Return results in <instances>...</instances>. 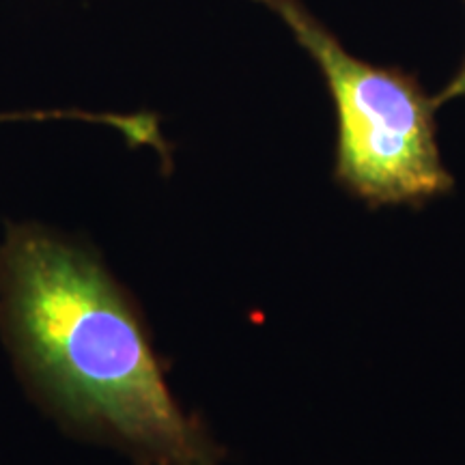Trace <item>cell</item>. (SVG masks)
Returning a JSON list of instances; mask_svg holds the SVG:
<instances>
[{
    "instance_id": "obj_1",
    "label": "cell",
    "mask_w": 465,
    "mask_h": 465,
    "mask_svg": "<svg viewBox=\"0 0 465 465\" xmlns=\"http://www.w3.org/2000/svg\"><path fill=\"white\" fill-rule=\"evenodd\" d=\"M0 339L31 399L69 435L138 465H223V446L171 392L141 304L95 248L37 223L9 224Z\"/></svg>"
},
{
    "instance_id": "obj_2",
    "label": "cell",
    "mask_w": 465,
    "mask_h": 465,
    "mask_svg": "<svg viewBox=\"0 0 465 465\" xmlns=\"http://www.w3.org/2000/svg\"><path fill=\"white\" fill-rule=\"evenodd\" d=\"M281 17L317 63L336 108L334 182L369 207L450 194L455 177L438 144L435 104L416 74L366 63L342 48L300 0H254Z\"/></svg>"
},
{
    "instance_id": "obj_3",
    "label": "cell",
    "mask_w": 465,
    "mask_h": 465,
    "mask_svg": "<svg viewBox=\"0 0 465 465\" xmlns=\"http://www.w3.org/2000/svg\"><path fill=\"white\" fill-rule=\"evenodd\" d=\"M45 119H83L91 124L110 125L125 136L127 144L144 141L149 132V119L144 113L138 114H113V113H84V110H28V113H3V121H45Z\"/></svg>"
},
{
    "instance_id": "obj_4",
    "label": "cell",
    "mask_w": 465,
    "mask_h": 465,
    "mask_svg": "<svg viewBox=\"0 0 465 465\" xmlns=\"http://www.w3.org/2000/svg\"><path fill=\"white\" fill-rule=\"evenodd\" d=\"M459 97H465V56H463L461 65H459V69L455 72V75H452L449 83L441 86L438 93H435L433 104H435V108H440L452 100H459Z\"/></svg>"
}]
</instances>
